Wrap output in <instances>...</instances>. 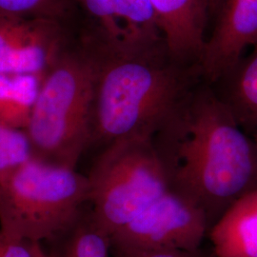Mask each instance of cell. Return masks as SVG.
Here are the masks:
<instances>
[{"instance_id":"obj_4","label":"cell","mask_w":257,"mask_h":257,"mask_svg":"<svg viewBox=\"0 0 257 257\" xmlns=\"http://www.w3.org/2000/svg\"><path fill=\"white\" fill-rule=\"evenodd\" d=\"M90 193L89 177L75 168L34 156L0 184V230L32 243L55 238L74 225Z\"/></svg>"},{"instance_id":"obj_15","label":"cell","mask_w":257,"mask_h":257,"mask_svg":"<svg viewBox=\"0 0 257 257\" xmlns=\"http://www.w3.org/2000/svg\"><path fill=\"white\" fill-rule=\"evenodd\" d=\"M0 18H45L75 25L80 14L74 0H0Z\"/></svg>"},{"instance_id":"obj_19","label":"cell","mask_w":257,"mask_h":257,"mask_svg":"<svg viewBox=\"0 0 257 257\" xmlns=\"http://www.w3.org/2000/svg\"><path fill=\"white\" fill-rule=\"evenodd\" d=\"M116 257H195V252L172 250V249H160V250H146L138 251L127 254H117Z\"/></svg>"},{"instance_id":"obj_1","label":"cell","mask_w":257,"mask_h":257,"mask_svg":"<svg viewBox=\"0 0 257 257\" xmlns=\"http://www.w3.org/2000/svg\"><path fill=\"white\" fill-rule=\"evenodd\" d=\"M171 187L205 212L210 227L257 188V147L220 96L190 93L154 138Z\"/></svg>"},{"instance_id":"obj_16","label":"cell","mask_w":257,"mask_h":257,"mask_svg":"<svg viewBox=\"0 0 257 257\" xmlns=\"http://www.w3.org/2000/svg\"><path fill=\"white\" fill-rule=\"evenodd\" d=\"M32 157L34 154L25 131L14 128L0 118V184Z\"/></svg>"},{"instance_id":"obj_13","label":"cell","mask_w":257,"mask_h":257,"mask_svg":"<svg viewBox=\"0 0 257 257\" xmlns=\"http://www.w3.org/2000/svg\"><path fill=\"white\" fill-rule=\"evenodd\" d=\"M45 74L0 73V118L25 130Z\"/></svg>"},{"instance_id":"obj_8","label":"cell","mask_w":257,"mask_h":257,"mask_svg":"<svg viewBox=\"0 0 257 257\" xmlns=\"http://www.w3.org/2000/svg\"><path fill=\"white\" fill-rule=\"evenodd\" d=\"M199 67L211 82L221 80L257 44V0H221Z\"/></svg>"},{"instance_id":"obj_14","label":"cell","mask_w":257,"mask_h":257,"mask_svg":"<svg viewBox=\"0 0 257 257\" xmlns=\"http://www.w3.org/2000/svg\"><path fill=\"white\" fill-rule=\"evenodd\" d=\"M81 18L80 27L103 43L120 46L122 34L115 18L114 0H74Z\"/></svg>"},{"instance_id":"obj_17","label":"cell","mask_w":257,"mask_h":257,"mask_svg":"<svg viewBox=\"0 0 257 257\" xmlns=\"http://www.w3.org/2000/svg\"><path fill=\"white\" fill-rule=\"evenodd\" d=\"M112 238L94 219L74 230L66 248L65 257H111Z\"/></svg>"},{"instance_id":"obj_21","label":"cell","mask_w":257,"mask_h":257,"mask_svg":"<svg viewBox=\"0 0 257 257\" xmlns=\"http://www.w3.org/2000/svg\"><path fill=\"white\" fill-rule=\"evenodd\" d=\"M38 257H51L50 255H48L46 252L44 251V249L42 248L41 250H40V252H39V254H38Z\"/></svg>"},{"instance_id":"obj_3","label":"cell","mask_w":257,"mask_h":257,"mask_svg":"<svg viewBox=\"0 0 257 257\" xmlns=\"http://www.w3.org/2000/svg\"><path fill=\"white\" fill-rule=\"evenodd\" d=\"M95 78L94 51L78 33L45 74L24 130L35 157L76 167L83 152L92 144Z\"/></svg>"},{"instance_id":"obj_9","label":"cell","mask_w":257,"mask_h":257,"mask_svg":"<svg viewBox=\"0 0 257 257\" xmlns=\"http://www.w3.org/2000/svg\"><path fill=\"white\" fill-rule=\"evenodd\" d=\"M156 9L166 46L182 63L199 61L211 12L207 0H150Z\"/></svg>"},{"instance_id":"obj_5","label":"cell","mask_w":257,"mask_h":257,"mask_svg":"<svg viewBox=\"0 0 257 257\" xmlns=\"http://www.w3.org/2000/svg\"><path fill=\"white\" fill-rule=\"evenodd\" d=\"M88 177L92 218L110 236L171 188L154 138L110 143Z\"/></svg>"},{"instance_id":"obj_18","label":"cell","mask_w":257,"mask_h":257,"mask_svg":"<svg viewBox=\"0 0 257 257\" xmlns=\"http://www.w3.org/2000/svg\"><path fill=\"white\" fill-rule=\"evenodd\" d=\"M41 244L14 238L0 230V257H38Z\"/></svg>"},{"instance_id":"obj_11","label":"cell","mask_w":257,"mask_h":257,"mask_svg":"<svg viewBox=\"0 0 257 257\" xmlns=\"http://www.w3.org/2000/svg\"><path fill=\"white\" fill-rule=\"evenodd\" d=\"M250 49L221 79L226 80V88L220 97L239 125L251 136L257 132V44Z\"/></svg>"},{"instance_id":"obj_22","label":"cell","mask_w":257,"mask_h":257,"mask_svg":"<svg viewBox=\"0 0 257 257\" xmlns=\"http://www.w3.org/2000/svg\"><path fill=\"white\" fill-rule=\"evenodd\" d=\"M251 137H252V138H253V140H254V142H255V145H256L257 147V132L253 133V134L251 135Z\"/></svg>"},{"instance_id":"obj_6","label":"cell","mask_w":257,"mask_h":257,"mask_svg":"<svg viewBox=\"0 0 257 257\" xmlns=\"http://www.w3.org/2000/svg\"><path fill=\"white\" fill-rule=\"evenodd\" d=\"M210 229L202 209L171 187L111 238L117 254L160 249L196 252Z\"/></svg>"},{"instance_id":"obj_10","label":"cell","mask_w":257,"mask_h":257,"mask_svg":"<svg viewBox=\"0 0 257 257\" xmlns=\"http://www.w3.org/2000/svg\"><path fill=\"white\" fill-rule=\"evenodd\" d=\"M209 234L216 257H257V188L234 203Z\"/></svg>"},{"instance_id":"obj_12","label":"cell","mask_w":257,"mask_h":257,"mask_svg":"<svg viewBox=\"0 0 257 257\" xmlns=\"http://www.w3.org/2000/svg\"><path fill=\"white\" fill-rule=\"evenodd\" d=\"M114 12L122 34L120 46L136 50L166 46L160 21L150 0H114Z\"/></svg>"},{"instance_id":"obj_7","label":"cell","mask_w":257,"mask_h":257,"mask_svg":"<svg viewBox=\"0 0 257 257\" xmlns=\"http://www.w3.org/2000/svg\"><path fill=\"white\" fill-rule=\"evenodd\" d=\"M74 27L45 18H0V73L46 74L74 43Z\"/></svg>"},{"instance_id":"obj_20","label":"cell","mask_w":257,"mask_h":257,"mask_svg":"<svg viewBox=\"0 0 257 257\" xmlns=\"http://www.w3.org/2000/svg\"><path fill=\"white\" fill-rule=\"evenodd\" d=\"M208 4H209V8H210V12H211V16H214L216 10L218 8L219 4H220L221 0H207Z\"/></svg>"},{"instance_id":"obj_2","label":"cell","mask_w":257,"mask_h":257,"mask_svg":"<svg viewBox=\"0 0 257 257\" xmlns=\"http://www.w3.org/2000/svg\"><path fill=\"white\" fill-rule=\"evenodd\" d=\"M81 34L96 57L92 144L155 138L193 92L187 64L166 46L128 49Z\"/></svg>"}]
</instances>
